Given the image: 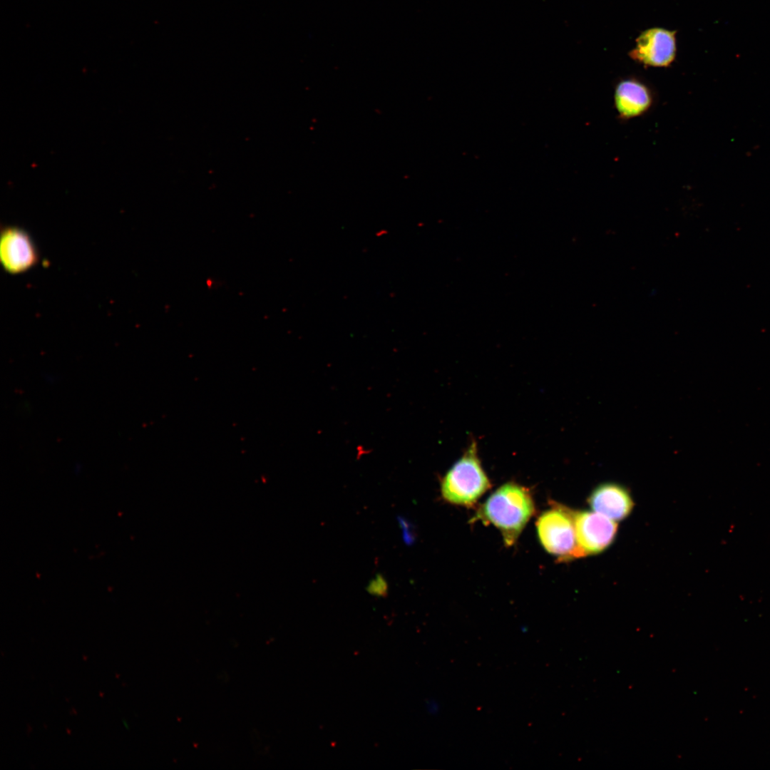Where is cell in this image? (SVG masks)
Returning a JSON list of instances; mask_svg holds the SVG:
<instances>
[{"mask_svg":"<svg viewBox=\"0 0 770 770\" xmlns=\"http://www.w3.org/2000/svg\"><path fill=\"white\" fill-rule=\"evenodd\" d=\"M535 512L530 491L513 482L499 487L478 508L474 520L496 527L507 546L513 545Z\"/></svg>","mask_w":770,"mask_h":770,"instance_id":"obj_1","label":"cell"},{"mask_svg":"<svg viewBox=\"0 0 770 770\" xmlns=\"http://www.w3.org/2000/svg\"><path fill=\"white\" fill-rule=\"evenodd\" d=\"M490 487L489 479L478 458L475 442L441 481L443 498L450 503L463 506L473 505Z\"/></svg>","mask_w":770,"mask_h":770,"instance_id":"obj_2","label":"cell"},{"mask_svg":"<svg viewBox=\"0 0 770 770\" xmlns=\"http://www.w3.org/2000/svg\"><path fill=\"white\" fill-rule=\"evenodd\" d=\"M536 528L543 547L560 560L582 557L577 543L572 509L553 503L551 508L538 517Z\"/></svg>","mask_w":770,"mask_h":770,"instance_id":"obj_3","label":"cell"},{"mask_svg":"<svg viewBox=\"0 0 770 770\" xmlns=\"http://www.w3.org/2000/svg\"><path fill=\"white\" fill-rule=\"evenodd\" d=\"M572 515L582 557L600 553L614 542L617 532L615 520L593 510H572Z\"/></svg>","mask_w":770,"mask_h":770,"instance_id":"obj_4","label":"cell"},{"mask_svg":"<svg viewBox=\"0 0 770 770\" xmlns=\"http://www.w3.org/2000/svg\"><path fill=\"white\" fill-rule=\"evenodd\" d=\"M676 53V31L655 27L640 34L629 56L647 66L667 67L674 61Z\"/></svg>","mask_w":770,"mask_h":770,"instance_id":"obj_5","label":"cell"},{"mask_svg":"<svg viewBox=\"0 0 770 770\" xmlns=\"http://www.w3.org/2000/svg\"><path fill=\"white\" fill-rule=\"evenodd\" d=\"M0 258L6 272L21 274L34 267L39 255L29 233L22 228L10 226L1 231Z\"/></svg>","mask_w":770,"mask_h":770,"instance_id":"obj_6","label":"cell"},{"mask_svg":"<svg viewBox=\"0 0 770 770\" xmlns=\"http://www.w3.org/2000/svg\"><path fill=\"white\" fill-rule=\"evenodd\" d=\"M654 99V93L650 86L635 76L622 78L615 86V108L622 120L645 115L653 106Z\"/></svg>","mask_w":770,"mask_h":770,"instance_id":"obj_7","label":"cell"},{"mask_svg":"<svg viewBox=\"0 0 770 770\" xmlns=\"http://www.w3.org/2000/svg\"><path fill=\"white\" fill-rule=\"evenodd\" d=\"M587 502L593 511L615 521L625 519L634 507L627 488L613 482H605L596 486L590 494Z\"/></svg>","mask_w":770,"mask_h":770,"instance_id":"obj_8","label":"cell"},{"mask_svg":"<svg viewBox=\"0 0 770 770\" xmlns=\"http://www.w3.org/2000/svg\"><path fill=\"white\" fill-rule=\"evenodd\" d=\"M367 590L372 595L384 596L387 592V583L383 577L379 575L369 583Z\"/></svg>","mask_w":770,"mask_h":770,"instance_id":"obj_9","label":"cell"}]
</instances>
